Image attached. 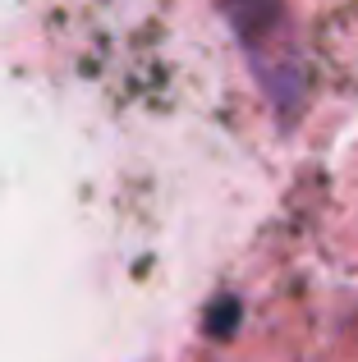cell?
I'll return each instance as SVG.
<instances>
[{
    "label": "cell",
    "instance_id": "6da1fadb",
    "mask_svg": "<svg viewBox=\"0 0 358 362\" xmlns=\"http://www.w3.org/2000/svg\"><path fill=\"white\" fill-rule=\"evenodd\" d=\"M225 14H230V28L239 33V42L248 51H262L285 23L280 0H225Z\"/></svg>",
    "mask_w": 358,
    "mask_h": 362
}]
</instances>
